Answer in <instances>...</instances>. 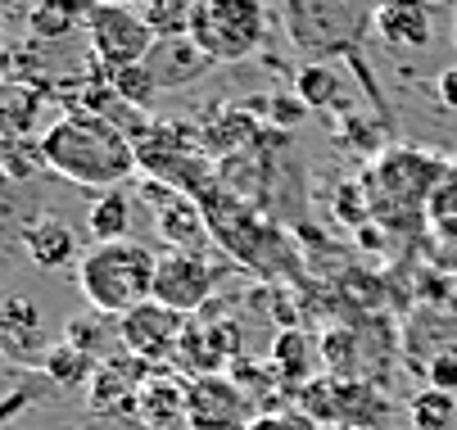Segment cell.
Here are the masks:
<instances>
[{"mask_svg":"<svg viewBox=\"0 0 457 430\" xmlns=\"http://www.w3.org/2000/svg\"><path fill=\"white\" fill-rule=\"evenodd\" d=\"M113 5H132V10H141V5H145V0H113Z\"/></svg>","mask_w":457,"mask_h":430,"instance_id":"cell-33","label":"cell"},{"mask_svg":"<svg viewBox=\"0 0 457 430\" xmlns=\"http://www.w3.org/2000/svg\"><path fill=\"white\" fill-rule=\"evenodd\" d=\"M448 163L439 154H426V150H385L367 172H362V191H367V204L376 218H417L421 209H430V195L444 181Z\"/></svg>","mask_w":457,"mask_h":430,"instance_id":"cell-4","label":"cell"},{"mask_svg":"<svg viewBox=\"0 0 457 430\" xmlns=\"http://www.w3.org/2000/svg\"><path fill=\"white\" fill-rule=\"evenodd\" d=\"M213 290H218V268L200 250H168V254H159V268H154V299L159 303L195 318V313H204L213 303Z\"/></svg>","mask_w":457,"mask_h":430,"instance_id":"cell-8","label":"cell"},{"mask_svg":"<svg viewBox=\"0 0 457 430\" xmlns=\"http://www.w3.org/2000/svg\"><path fill=\"white\" fill-rule=\"evenodd\" d=\"M63 340L69 344H78V349H87L91 358H113V349H122V340H118V318H109V313H82V318H73L69 327H63Z\"/></svg>","mask_w":457,"mask_h":430,"instance_id":"cell-20","label":"cell"},{"mask_svg":"<svg viewBox=\"0 0 457 430\" xmlns=\"http://www.w3.org/2000/svg\"><path fill=\"white\" fill-rule=\"evenodd\" d=\"M145 200H154V227L159 236L172 244V250H200L204 254V244H209V222H204V209L195 204L186 191H177L172 181H159L150 177L145 186H141Z\"/></svg>","mask_w":457,"mask_h":430,"instance_id":"cell-12","label":"cell"},{"mask_svg":"<svg viewBox=\"0 0 457 430\" xmlns=\"http://www.w3.org/2000/svg\"><path fill=\"white\" fill-rule=\"evenodd\" d=\"M154 268H159V254H150V244H141L132 236L104 240L82 254L78 290L96 313L122 318V313L141 309L145 299H154Z\"/></svg>","mask_w":457,"mask_h":430,"instance_id":"cell-2","label":"cell"},{"mask_svg":"<svg viewBox=\"0 0 457 430\" xmlns=\"http://www.w3.org/2000/svg\"><path fill=\"white\" fill-rule=\"evenodd\" d=\"M41 154L50 172L87 191H113L141 168L137 141L118 122L96 113H63L59 122H50L41 132Z\"/></svg>","mask_w":457,"mask_h":430,"instance_id":"cell-1","label":"cell"},{"mask_svg":"<svg viewBox=\"0 0 457 430\" xmlns=\"http://www.w3.org/2000/svg\"><path fill=\"white\" fill-rule=\"evenodd\" d=\"M249 430H321V426H312L308 417H253V426Z\"/></svg>","mask_w":457,"mask_h":430,"instance_id":"cell-30","label":"cell"},{"mask_svg":"<svg viewBox=\"0 0 457 430\" xmlns=\"http://www.w3.org/2000/svg\"><path fill=\"white\" fill-rule=\"evenodd\" d=\"M426 381H430V390H444V394L457 399V344L439 349V353L426 362Z\"/></svg>","mask_w":457,"mask_h":430,"instance_id":"cell-29","label":"cell"},{"mask_svg":"<svg viewBox=\"0 0 457 430\" xmlns=\"http://www.w3.org/2000/svg\"><path fill=\"white\" fill-rule=\"evenodd\" d=\"M408 417H412L417 430H453V421H457V399L444 394V390H430V385H426L421 394H412Z\"/></svg>","mask_w":457,"mask_h":430,"instance_id":"cell-23","label":"cell"},{"mask_svg":"<svg viewBox=\"0 0 457 430\" xmlns=\"http://www.w3.org/2000/svg\"><path fill=\"white\" fill-rule=\"evenodd\" d=\"M186 322H190L186 313L168 309V303H159V299H145L141 309L118 318V340H122V349L132 353V358H141L150 367H163V362L177 358V344L186 335Z\"/></svg>","mask_w":457,"mask_h":430,"instance_id":"cell-9","label":"cell"},{"mask_svg":"<svg viewBox=\"0 0 457 430\" xmlns=\"http://www.w3.org/2000/svg\"><path fill=\"white\" fill-rule=\"evenodd\" d=\"M290 45L308 64L358 59L362 37L371 32V0H281Z\"/></svg>","mask_w":457,"mask_h":430,"instance_id":"cell-3","label":"cell"},{"mask_svg":"<svg viewBox=\"0 0 457 430\" xmlns=\"http://www.w3.org/2000/svg\"><path fill=\"white\" fill-rule=\"evenodd\" d=\"M145 69L154 73L159 91H177L200 82L213 69V59L195 45V37H172V41H154V50L145 54Z\"/></svg>","mask_w":457,"mask_h":430,"instance_id":"cell-15","label":"cell"},{"mask_svg":"<svg viewBox=\"0 0 457 430\" xmlns=\"http://www.w3.org/2000/svg\"><path fill=\"white\" fill-rule=\"evenodd\" d=\"M87 231L96 244L104 240H127V231H132V195H127L122 186L113 191H100L87 209Z\"/></svg>","mask_w":457,"mask_h":430,"instance_id":"cell-19","label":"cell"},{"mask_svg":"<svg viewBox=\"0 0 457 430\" xmlns=\"http://www.w3.org/2000/svg\"><path fill=\"white\" fill-rule=\"evenodd\" d=\"M23 403H28L23 394H14V399H5V403H0V426H5V421H10V417H14V412H19Z\"/></svg>","mask_w":457,"mask_h":430,"instance_id":"cell-32","label":"cell"},{"mask_svg":"<svg viewBox=\"0 0 457 430\" xmlns=\"http://www.w3.org/2000/svg\"><path fill=\"white\" fill-rule=\"evenodd\" d=\"M0 163H5L10 177H32V168H46V154H41V136H5L0 141Z\"/></svg>","mask_w":457,"mask_h":430,"instance_id":"cell-27","label":"cell"},{"mask_svg":"<svg viewBox=\"0 0 457 430\" xmlns=\"http://www.w3.org/2000/svg\"><path fill=\"white\" fill-rule=\"evenodd\" d=\"M371 32L389 50H426L435 41V5L430 0H371Z\"/></svg>","mask_w":457,"mask_h":430,"instance_id":"cell-14","label":"cell"},{"mask_svg":"<svg viewBox=\"0 0 457 430\" xmlns=\"http://www.w3.org/2000/svg\"><path fill=\"white\" fill-rule=\"evenodd\" d=\"M240 353V322L236 318H213L209 309L195 313L186 322V335L177 344V367L186 376H209V372H222L227 362H236Z\"/></svg>","mask_w":457,"mask_h":430,"instance_id":"cell-10","label":"cell"},{"mask_svg":"<svg viewBox=\"0 0 457 430\" xmlns=\"http://www.w3.org/2000/svg\"><path fill=\"white\" fill-rule=\"evenodd\" d=\"M109 87L122 104H132V109H150L154 95H159V82L145 64H127V69H113L109 73Z\"/></svg>","mask_w":457,"mask_h":430,"instance_id":"cell-24","label":"cell"},{"mask_svg":"<svg viewBox=\"0 0 457 430\" xmlns=\"http://www.w3.org/2000/svg\"><path fill=\"white\" fill-rule=\"evenodd\" d=\"M426 213L435 218V227H453L457 231V163H448V172H444V181L435 186Z\"/></svg>","mask_w":457,"mask_h":430,"instance_id":"cell-28","label":"cell"},{"mask_svg":"<svg viewBox=\"0 0 457 430\" xmlns=\"http://www.w3.org/2000/svg\"><path fill=\"white\" fill-rule=\"evenodd\" d=\"M312 344L299 335V331H281L277 335V344H272V367H277V372L286 376V381H308V372H312Z\"/></svg>","mask_w":457,"mask_h":430,"instance_id":"cell-25","label":"cell"},{"mask_svg":"<svg viewBox=\"0 0 457 430\" xmlns=\"http://www.w3.org/2000/svg\"><path fill=\"white\" fill-rule=\"evenodd\" d=\"M453 41H457V28H453Z\"/></svg>","mask_w":457,"mask_h":430,"instance_id":"cell-34","label":"cell"},{"mask_svg":"<svg viewBox=\"0 0 457 430\" xmlns=\"http://www.w3.org/2000/svg\"><path fill=\"white\" fill-rule=\"evenodd\" d=\"M141 19L150 23L154 41H172V37H190L195 5H190V0H145Z\"/></svg>","mask_w":457,"mask_h":430,"instance_id":"cell-22","label":"cell"},{"mask_svg":"<svg viewBox=\"0 0 457 430\" xmlns=\"http://www.w3.org/2000/svg\"><path fill=\"white\" fill-rule=\"evenodd\" d=\"M258 417L249 390L227 372L186 376V421L190 430H249Z\"/></svg>","mask_w":457,"mask_h":430,"instance_id":"cell-7","label":"cell"},{"mask_svg":"<svg viewBox=\"0 0 457 430\" xmlns=\"http://www.w3.org/2000/svg\"><path fill=\"white\" fill-rule=\"evenodd\" d=\"M295 91L308 109H326L336 95H340V73L331 64H303L299 78H295Z\"/></svg>","mask_w":457,"mask_h":430,"instance_id":"cell-26","label":"cell"},{"mask_svg":"<svg viewBox=\"0 0 457 430\" xmlns=\"http://www.w3.org/2000/svg\"><path fill=\"white\" fill-rule=\"evenodd\" d=\"M23 254H28L37 268H46V272H59V268L82 263V254H78V231H73L69 222L50 218V213L23 227Z\"/></svg>","mask_w":457,"mask_h":430,"instance_id":"cell-16","label":"cell"},{"mask_svg":"<svg viewBox=\"0 0 457 430\" xmlns=\"http://www.w3.org/2000/svg\"><path fill=\"white\" fill-rule=\"evenodd\" d=\"M453 430H457V421H453Z\"/></svg>","mask_w":457,"mask_h":430,"instance_id":"cell-36","label":"cell"},{"mask_svg":"<svg viewBox=\"0 0 457 430\" xmlns=\"http://www.w3.org/2000/svg\"><path fill=\"white\" fill-rule=\"evenodd\" d=\"M190 37L213 64H240L268 37L263 0H200Z\"/></svg>","mask_w":457,"mask_h":430,"instance_id":"cell-5","label":"cell"},{"mask_svg":"<svg viewBox=\"0 0 457 430\" xmlns=\"http://www.w3.org/2000/svg\"><path fill=\"white\" fill-rule=\"evenodd\" d=\"M87 41L91 54L104 64V73L127 69V64H145V54L154 50V32L141 19V10L132 5H113V0H100V5L87 14Z\"/></svg>","mask_w":457,"mask_h":430,"instance_id":"cell-6","label":"cell"},{"mask_svg":"<svg viewBox=\"0 0 457 430\" xmlns=\"http://www.w3.org/2000/svg\"><path fill=\"white\" fill-rule=\"evenodd\" d=\"M331 421H340L345 430H380L389 421V403L376 385L331 381Z\"/></svg>","mask_w":457,"mask_h":430,"instance_id":"cell-17","label":"cell"},{"mask_svg":"<svg viewBox=\"0 0 457 430\" xmlns=\"http://www.w3.org/2000/svg\"><path fill=\"white\" fill-rule=\"evenodd\" d=\"M145 381H150V362L118 349L113 358H104L96 367V376L87 385V403H91V412H104V417H132Z\"/></svg>","mask_w":457,"mask_h":430,"instance_id":"cell-13","label":"cell"},{"mask_svg":"<svg viewBox=\"0 0 457 430\" xmlns=\"http://www.w3.org/2000/svg\"><path fill=\"white\" fill-rule=\"evenodd\" d=\"M96 367H100V358H91L87 349H78L69 340H59V344H50V353L41 362V376L50 385H59V390H87L91 376H96Z\"/></svg>","mask_w":457,"mask_h":430,"instance_id":"cell-18","label":"cell"},{"mask_svg":"<svg viewBox=\"0 0 457 430\" xmlns=\"http://www.w3.org/2000/svg\"><path fill=\"white\" fill-rule=\"evenodd\" d=\"M435 95H439L448 109H457V64H453V69H444V73L435 78Z\"/></svg>","mask_w":457,"mask_h":430,"instance_id":"cell-31","label":"cell"},{"mask_svg":"<svg viewBox=\"0 0 457 430\" xmlns=\"http://www.w3.org/2000/svg\"><path fill=\"white\" fill-rule=\"evenodd\" d=\"M37 91H28L23 82H5L0 87V136H28L37 122Z\"/></svg>","mask_w":457,"mask_h":430,"instance_id":"cell-21","label":"cell"},{"mask_svg":"<svg viewBox=\"0 0 457 430\" xmlns=\"http://www.w3.org/2000/svg\"><path fill=\"white\" fill-rule=\"evenodd\" d=\"M190 5H200V0H190Z\"/></svg>","mask_w":457,"mask_h":430,"instance_id":"cell-35","label":"cell"},{"mask_svg":"<svg viewBox=\"0 0 457 430\" xmlns=\"http://www.w3.org/2000/svg\"><path fill=\"white\" fill-rule=\"evenodd\" d=\"M46 353H50V331L41 303L28 294H0V362L41 372Z\"/></svg>","mask_w":457,"mask_h":430,"instance_id":"cell-11","label":"cell"}]
</instances>
